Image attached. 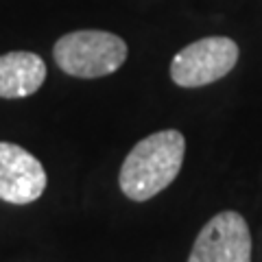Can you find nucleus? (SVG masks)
<instances>
[{
	"instance_id": "1",
	"label": "nucleus",
	"mask_w": 262,
	"mask_h": 262,
	"mask_svg": "<svg viewBox=\"0 0 262 262\" xmlns=\"http://www.w3.org/2000/svg\"><path fill=\"white\" fill-rule=\"evenodd\" d=\"M186 155V140L177 129L142 138L120 166L118 184L131 201H149L175 182Z\"/></svg>"
},
{
	"instance_id": "2",
	"label": "nucleus",
	"mask_w": 262,
	"mask_h": 262,
	"mask_svg": "<svg viewBox=\"0 0 262 262\" xmlns=\"http://www.w3.org/2000/svg\"><path fill=\"white\" fill-rule=\"evenodd\" d=\"M55 63L70 77L98 79L116 72L127 59L125 39L110 31H72L55 42Z\"/></svg>"
},
{
	"instance_id": "3",
	"label": "nucleus",
	"mask_w": 262,
	"mask_h": 262,
	"mask_svg": "<svg viewBox=\"0 0 262 262\" xmlns=\"http://www.w3.org/2000/svg\"><path fill=\"white\" fill-rule=\"evenodd\" d=\"M238 61V44L229 37H203L182 48L170 61V79L179 88H203L223 79Z\"/></svg>"
},
{
	"instance_id": "4",
	"label": "nucleus",
	"mask_w": 262,
	"mask_h": 262,
	"mask_svg": "<svg viewBox=\"0 0 262 262\" xmlns=\"http://www.w3.org/2000/svg\"><path fill=\"white\" fill-rule=\"evenodd\" d=\"M188 262H251V234L238 212L225 210L201 227Z\"/></svg>"
},
{
	"instance_id": "5",
	"label": "nucleus",
	"mask_w": 262,
	"mask_h": 262,
	"mask_svg": "<svg viewBox=\"0 0 262 262\" xmlns=\"http://www.w3.org/2000/svg\"><path fill=\"white\" fill-rule=\"evenodd\" d=\"M46 190V170L35 155L13 142H0V199L13 206L37 201Z\"/></svg>"
},
{
	"instance_id": "6",
	"label": "nucleus",
	"mask_w": 262,
	"mask_h": 262,
	"mask_svg": "<svg viewBox=\"0 0 262 262\" xmlns=\"http://www.w3.org/2000/svg\"><path fill=\"white\" fill-rule=\"evenodd\" d=\"M46 81V61L35 53L0 55V98H27Z\"/></svg>"
}]
</instances>
